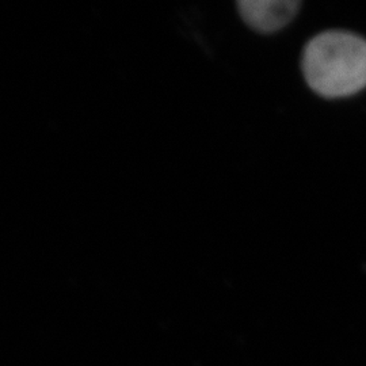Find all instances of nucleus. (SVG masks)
Instances as JSON below:
<instances>
[{"mask_svg": "<svg viewBox=\"0 0 366 366\" xmlns=\"http://www.w3.org/2000/svg\"><path fill=\"white\" fill-rule=\"evenodd\" d=\"M299 0H239L237 9L243 21L259 33H274L287 26L297 15Z\"/></svg>", "mask_w": 366, "mask_h": 366, "instance_id": "2", "label": "nucleus"}, {"mask_svg": "<svg viewBox=\"0 0 366 366\" xmlns=\"http://www.w3.org/2000/svg\"><path fill=\"white\" fill-rule=\"evenodd\" d=\"M301 69L312 92L328 99L366 87V39L346 30H326L307 42Z\"/></svg>", "mask_w": 366, "mask_h": 366, "instance_id": "1", "label": "nucleus"}]
</instances>
